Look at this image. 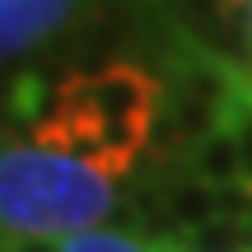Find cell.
Listing matches in <instances>:
<instances>
[{
  "label": "cell",
  "mask_w": 252,
  "mask_h": 252,
  "mask_svg": "<svg viewBox=\"0 0 252 252\" xmlns=\"http://www.w3.org/2000/svg\"><path fill=\"white\" fill-rule=\"evenodd\" d=\"M117 182L122 178L89 159L0 135V234L70 238L98 229V220L117 206Z\"/></svg>",
  "instance_id": "1"
},
{
  "label": "cell",
  "mask_w": 252,
  "mask_h": 252,
  "mask_svg": "<svg viewBox=\"0 0 252 252\" xmlns=\"http://www.w3.org/2000/svg\"><path fill=\"white\" fill-rule=\"evenodd\" d=\"M163 112V89L140 65H108V70L70 75L52 94L37 117H75V122H154Z\"/></svg>",
  "instance_id": "2"
},
{
  "label": "cell",
  "mask_w": 252,
  "mask_h": 252,
  "mask_svg": "<svg viewBox=\"0 0 252 252\" xmlns=\"http://www.w3.org/2000/svg\"><path fill=\"white\" fill-rule=\"evenodd\" d=\"M75 9L80 0H0V65L19 61L37 42L61 33Z\"/></svg>",
  "instance_id": "3"
},
{
  "label": "cell",
  "mask_w": 252,
  "mask_h": 252,
  "mask_svg": "<svg viewBox=\"0 0 252 252\" xmlns=\"http://www.w3.org/2000/svg\"><path fill=\"white\" fill-rule=\"evenodd\" d=\"M187 168L196 173L201 182H210L215 191L243 187V150H238V135L229 131V122H224V126H215L206 140H196V145H191Z\"/></svg>",
  "instance_id": "4"
},
{
  "label": "cell",
  "mask_w": 252,
  "mask_h": 252,
  "mask_svg": "<svg viewBox=\"0 0 252 252\" xmlns=\"http://www.w3.org/2000/svg\"><path fill=\"white\" fill-rule=\"evenodd\" d=\"M220 215H224V210H220V191L210 187V182H201L191 168L163 187V220H168L178 234L201 229V224H210V220H220Z\"/></svg>",
  "instance_id": "5"
},
{
  "label": "cell",
  "mask_w": 252,
  "mask_h": 252,
  "mask_svg": "<svg viewBox=\"0 0 252 252\" xmlns=\"http://www.w3.org/2000/svg\"><path fill=\"white\" fill-rule=\"evenodd\" d=\"M61 252H187L182 234L173 238H145V234H126V229H84L56 243Z\"/></svg>",
  "instance_id": "6"
},
{
  "label": "cell",
  "mask_w": 252,
  "mask_h": 252,
  "mask_svg": "<svg viewBox=\"0 0 252 252\" xmlns=\"http://www.w3.org/2000/svg\"><path fill=\"white\" fill-rule=\"evenodd\" d=\"M14 252H61V248H56L52 238H19Z\"/></svg>",
  "instance_id": "7"
},
{
  "label": "cell",
  "mask_w": 252,
  "mask_h": 252,
  "mask_svg": "<svg viewBox=\"0 0 252 252\" xmlns=\"http://www.w3.org/2000/svg\"><path fill=\"white\" fill-rule=\"evenodd\" d=\"M224 9H248V0H220Z\"/></svg>",
  "instance_id": "8"
},
{
  "label": "cell",
  "mask_w": 252,
  "mask_h": 252,
  "mask_svg": "<svg viewBox=\"0 0 252 252\" xmlns=\"http://www.w3.org/2000/svg\"><path fill=\"white\" fill-rule=\"evenodd\" d=\"M248 24H252V0H248Z\"/></svg>",
  "instance_id": "9"
},
{
  "label": "cell",
  "mask_w": 252,
  "mask_h": 252,
  "mask_svg": "<svg viewBox=\"0 0 252 252\" xmlns=\"http://www.w3.org/2000/svg\"><path fill=\"white\" fill-rule=\"evenodd\" d=\"M248 252H252V248H248Z\"/></svg>",
  "instance_id": "10"
}]
</instances>
